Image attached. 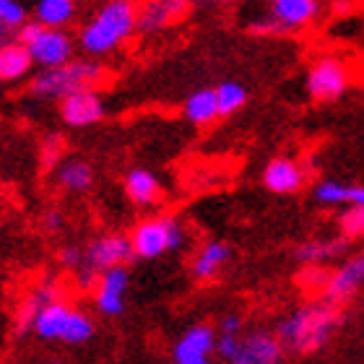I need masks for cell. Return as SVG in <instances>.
<instances>
[{"label": "cell", "mask_w": 364, "mask_h": 364, "mask_svg": "<svg viewBox=\"0 0 364 364\" xmlns=\"http://www.w3.org/2000/svg\"><path fill=\"white\" fill-rule=\"evenodd\" d=\"M219 336L211 326H190L172 346V364H211V351L216 349Z\"/></svg>", "instance_id": "8"}, {"label": "cell", "mask_w": 364, "mask_h": 364, "mask_svg": "<svg viewBox=\"0 0 364 364\" xmlns=\"http://www.w3.org/2000/svg\"><path fill=\"white\" fill-rule=\"evenodd\" d=\"M346 245H349V240H343V237H336V240H310V242L299 245L294 255L304 266H320L323 260L338 258L346 250Z\"/></svg>", "instance_id": "20"}, {"label": "cell", "mask_w": 364, "mask_h": 364, "mask_svg": "<svg viewBox=\"0 0 364 364\" xmlns=\"http://www.w3.org/2000/svg\"><path fill=\"white\" fill-rule=\"evenodd\" d=\"M263 185L276 196H291L296 190H302L307 172L299 161H294L291 156H273L263 167Z\"/></svg>", "instance_id": "11"}, {"label": "cell", "mask_w": 364, "mask_h": 364, "mask_svg": "<svg viewBox=\"0 0 364 364\" xmlns=\"http://www.w3.org/2000/svg\"><path fill=\"white\" fill-rule=\"evenodd\" d=\"M105 99L97 89L76 91L70 97L60 99V117L70 128H89L105 117Z\"/></svg>", "instance_id": "9"}, {"label": "cell", "mask_w": 364, "mask_h": 364, "mask_svg": "<svg viewBox=\"0 0 364 364\" xmlns=\"http://www.w3.org/2000/svg\"><path fill=\"white\" fill-rule=\"evenodd\" d=\"M60 138H50V141H47L45 144V149H42V159H45V164H55V159H58V149H60Z\"/></svg>", "instance_id": "35"}, {"label": "cell", "mask_w": 364, "mask_h": 364, "mask_svg": "<svg viewBox=\"0 0 364 364\" xmlns=\"http://www.w3.org/2000/svg\"><path fill=\"white\" fill-rule=\"evenodd\" d=\"M331 276H333V271H328L326 266H304L296 273V284L307 291H326Z\"/></svg>", "instance_id": "27"}, {"label": "cell", "mask_w": 364, "mask_h": 364, "mask_svg": "<svg viewBox=\"0 0 364 364\" xmlns=\"http://www.w3.org/2000/svg\"><path fill=\"white\" fill-rule=\"evenodd\" d=\"M138 31V11L128 0L105 3L97 14L84 23L78 34V45L89 55H107L120 47L125 39Z\"/></svg>", "instance_id": "1"}, {"label": "cell", "mask_w": 364, "mask_h": 364, "mask_svg": "<svg viewBox=\"0 0 364 364\" xmlns=\"http://www.w3.org/2000/svg\"><path fill=\"white\" fill-rule=\"evenodd\" d=\"M130 245L136 258L154 260L182 245V227L175 216H151L141 219L130 232Z\"/></svg>", "instance_id": "5"}, {"label": "cell", "mask_w": 364, "mask_h": 364, "mask_svg": "<svg viewBox=\"0 0 364 364\" xmlns=\"http://www.w3.org/2000/svg\"><path fill=\"white\" fill-rule=\"evenodd\" d=\"M320 6L315 0H273L271 14L279 18L287 29H299L318 16Z\"/></svg>", "instance_id": "17"}, {"label": "cell", "mask_w": 364, "mask_h": 364, "mask_svg": "<svg viewBox=\"0 0 364 364\" xmlns=\"http://www.w3.org/2000/svg\"><path fill=\"white\" fill-rule=\"evenodd\" d=\"M60 263L65 268H78L81 263H84V252L78 250V247H73V245H70V247H63V250H60Z\"/></svg>", "instance_id": "34"}, {"label": "cell", "mask_w": 364, "mask_h": 364, "mask_svg": "<svg viewBox=\"0 0 364 364\" xmlns=\"http://www.w3.org/2000/svg\"><path fill=\"white\" fill-rule=\"evenodd\" d=\"M125 291H128V268H112L105 271L97 281L94 291V304L97 310L107 318H117L125 312Z\"/></svg>", "instance_id": "10"}, {"label": "cell", "mask_w": 364, "mask_h": 364, "mask_svg": "<svg viewBox=\"0 0 364 364\" xmlns=\"http://www.w3.org/2000/svg\"><path fill=\"white\" fill-rule=\"evenodd\" d=\"M37 63L31 58L29 47H23L18 39L16 42H6L0 47V78L3 81H18V78L29 76V70Z\"/></svg>", "instance_id": "15"}, {"label": "cell", "mask_w": 364, "mask_h": 364, "mask_svg": "<svg viewBox=\"0 0 364 364\" xmlns=\"http://www.w3.org/2000/svg\"><path fill=\"white\" fill-rule=\"evenodd\" d=\"M182 114L188 117L193 125H208L219 117V99H216V89H200L193 91L185 99Z\"/></svg>", "instance_id": "18"}, {"label": "cell", "mask_w": 364, "mask_h": 364, "mask_svg": "<svg viewBox=\"0 0 364 364\" xmlns=\"http://www.w3.org/2000/svg\"><path fill=\"white\" fill-rule=\"evenodd\" d=\"M42 307H45L42 299H39L37 294H31L29 299L18 307V312H16V333L21 336V333H26V331H34V323H37V315Z\"/></svg>", "instance_id": "30"}, {"label": "cell", "mask_w": 364, "mask_h": 364, "mask_svg": "<svg viewBox=\"0 0 364 364\" xmlns=\"http://www.w3.org/2000/svg\"><path fill=\"white\" fill-rule=\"evenodd\" d=\"M45 227L50 229V232H58V229L63 227V216H60V211H50L45 216Z\"/></svg>", "instance_id": "36"}, {"label": "cell", "mask_w": 364, "mask_h": 364, "mask_svg": "<svg viewBox=\"0 0 364 364\" xmlns=\"http://www.w3.org/2000/svg\"><path fill=\"white\" fill-rule=\"evenodd\" d=\"M53 364H63V362H53Z\"/></svg>", "instance_id": "37"}, {"label": "cell", "mask_w": 364, "mask_h": 364, "mask_svg": "<svg viewBox=\"0 0 364 364\" xmlns=\"http://www.w3.org/2000/svg\"><path fill=\"white\" fill-rule=\"evenodd\" d=\"M362 284H364V250L359 252L357 258L346 260L338 271H333L331 284H328V289L323 291V299L336 307L338 302H346Z\"/></svg>", "instance_id": "13"}, {"label": "cell", "mask_w": 364, "mask_h": 364, "mask_svg": "<svg viewBox=\"0 0 364 364\" xmlns=\"http://www.w3.org/2000/svg\"><path fill=\"white\" fill-rule=\"evenodd\" d=\"M91 336H94V323H91L89 315H86V312H81V310H73V312H70V320H68V326H65L63 341L78 346V343H86V341H89Z\"/></svg>", "instance_id": "25"}, {"label": "cell", "mask_w": 364, "mask_h": 364, "mask_svg": "<svg viewBox=\"0 0 364 364\" xmlns=\"http://www.w3.org/2000/svg\"><path fill=\"white\" fill-rule=\"evenodd\" d=\"M240 336H219V341H216V351H219V357H224L227 362L237 357V351H240Z\"/></svg>", "instance_id": "32"}, {"label": "cell", "mask_w": 364, "mask_h": 364, "mask_svg": "<svg viewBox=\"0 0 364 364\" xmlns=\"http://www.w3.org/2000/svg\"><path fill=\"white\" fill-rule=\"evenodd\" d=\"M216 99H219V114H235L247 105V89L235 81H224L216 86Z\"/></svg>", "instance_id": "24"}, {"label": "cell", "mask_w": 364, "mask_h": 364, "mask_svg": "<svg viewBox=\"0 0 364 364\" xmlns=\"http://www.w3.org/2000/svg\"><path fill=\"white\" fill-rule=\"evenodd\" d=\"M304 86L315 102H333L349 89V68L338 58H318L307 70Z\"/></svg>", "instance_id": "6"}, {"label": "cell", "mask_w": 364, "mask_h": 364, "mask_svg": "<svg viewBox=\"0 0 364 364\" xmlns=\"http://www.w3.org/2000/svg\"><path fill=\"white\" fill-rule=\"evenodd\" d=\"M18 42L29 47L39 68L58 70L73 63V39L63 29H47L39 21H29L18 31Z\"/></svg>", "instance_id": "4"}, {"label": "cell", "mask_w": 364, "mask_h": 364, "mask_svg": "<svg viewBox=\"0 0 364 364\" xmlns=\"http://www.w3.org/2000/svg\"><path fill=\"white\" fill-rule=\"evenodd\" d=\"M315 198L326 205L349 203L351 185H343V182H336V180H320L318 185H315Z\"/></svg>", "instance_id": "26"}, {"label": "cell", "mask_w": 364, "mask_h": 364, "mask_svg": "<svg viewBox=\"0 0 364 364\" xmlns=\"http://www.w3.org/2000/svg\"><path fill=\"white\" fill-rule=\"evenodd\" d=\"M229 258V245L221 242V240H211V242H205L198 252V258L193 260V276L198 281H208L213 279L219 268L227 263Z\"/></svg>", "instance_id": "19"}, {"label": "cell", "mask_w": 364, "mask_h": 364, "mask_svg": "<svg viewBox=\"0 0 364 364\" xmlns=\"http://www.w3.org/2000/svg\"><path fill=\"white\" fill-rule=\"evenodd\" d=\"M26 8L18 0H0V26L21 31L26 26Z\"/></svg>", "instance_id": "29"}, {"label": "cell", "mask_w": 364, "mask_h": 364, "mask_svg": "<svg viewBox=\"0 0 364 364\" xmlns=\"http://www.w3.org/2000/svg\"><path fill=\"white\" fill-rule=\"evenodd\" d=\"M247 29H250L252 34H266V37H276V34H284V31H289L273 14L258 16L255 21H250V26H247Z\"/></svg>", "instance_id": "31"}, {"label": "cell", "mask_w": 364, "mask_h": 364, "mask_svg": "<svg viewBox=\"0 0 364 364\" xmlns=\"http://www.w3.org/2000/svg\"><path fill=\"white\" fill-rule=\"evenodd\" d=\"M76 3L73 0H39L34 6V21H39L47 29H63L73 21Z\"/></svg>", "instance_id": "22"}, {"label": "cell", "mask_w": 364, "mask_h": 364, "mask_svg": "<svg viewBox=\"0 0 364 364\" xmlns=\"http://www.w3.org/2000/svg\"><path fill=\"white\" fill-rule=\"evenodd\" d=\"M133 255H136V252H133L130 237L105 235V237H97V240H94V242L84 250V268L102 276L105 271H112V268L125 266Z\"/></svg>", "instance_id": "7"}, {"label": "cell", "mask_w": 364, "mask_h": 364, "mask_svg": "<svg viewBox=\"0 0 364 364\" xmlns=\"http://www.w3.org/2000/svg\"><path fill=\"white\" fill-rule=\"evenodd\" d=\"M338 229H341L343 240H349V242L364 237V208L349 205V208L341 213V219H338Z\"/></svg>", "instance_id": "28"}, {"label": "cell", "mask_w": 364, "mask_h": 364, "mask_svg": "<svg viewBox=\"0 0 364 364\" xmlns=\"http://www.w3.org/2000/svg\"><path fill=\"white\" fill-rule=\"evenodd\" d=\"M58 182L70 193H86L94 185V169L84 159H68L58 169Z\"/></svg>", "instance_id": "23"}, {"label": "cell", "mask_w": 364, "mask_h": 364, "mask_svg": "<svg viewBox=\"0 0 364 364\" xmlns=\"http://www.w3.org/2000/svg\"><path fill=\"white\" fill-rule=\"evenodd\" d=\"M240 328H242L240 315H224L219 320V336H240Z\"/></svg>", "instance_id": "33"}, {"label": "cell", "mask_w": 364, "mask_h": 364, "mask_svg": "<svg viewBox=\"0 0 364 364\" xmlns=\"http://www.w3.org/2000/svg\"><path fill=\"white\" fill-rule=\"evenodd\" d=\"M99 78H102V68L91 60H73L65 68L58 70H42L31 78L29 91L34 97H55L65 99L76 91L94 89Z\"/></svg>", "instance_id": "3"}, {"label": "cell", "mask_w": 364, "mask_h": 364, "mask_svg": "<svg viewBox=\"0 0 364 364\" xmlns=\"http://www.w3.org/2000/svg\"><path fill=\"white\" fill-rule=\"evenodd\" d=\"M70 312L73 307H68L65 302H53L45 304L37 315V323H34V333L45 341H63V333H65V326L70 320Z\"/></svg>", "instance_id": "16"}, {"label": "cell", "mask_w": 364, "mask_h": 364, "mask_svg": "<svg viewBox=\"0 0 364 364\" xmlns=\"http://www.w3.org/2000/svg\"><path fill=\"white\" fill-rule=\"evenodd\" d=\"M284 343L279 336L258 331V333H247L240 341V351L229 364H279Z\"/></svg>", "instance_id": "12"}, {"label": "cell", "mask_w": 364, "mask_h": 364, "mask_svg": "<svg viewBox=\"0 0 364 364\" xmlns=\"http://www.w3.org/2000/svg\"><path fill=\"white\" fill-rule=\"evenodd\" d=\"M122 185H125V196L133 205H154L161 196L159 177L149 169H130Z\"/></svg>", "instance_id": "14"}, {"label": "cell", "mask_w": 364, "mask_h": 364, "mask_svg": "<svg viewBox=\"0 0 364 364\" xmlns=\"http://www.w3.org/2000/svg\"><path fill=\"white\" fill-rule=\"evenodd\" d=\"M185 3H175V0H164V3H149L144 11H138V31L151 34L175 21V16L180 14Z\"/></svg>", "instance_id": "21"}, {"label": "cell", "mask_w": 364, "mask_h": 364, "mask_svg": "<svg viewBox=\"0 0 364 364\" xmlns=\"http://www.w3.org/2000/svg\"><path fill=\"white\" fill-rule=\"evenodd\" d=\"M338 320H341V315L333 304H304L296 312H291L287 320H281L279 328H276V336L289 349L315 351L331 338Z\"/></svg>", "instance_id": "2"}]
</instances>
